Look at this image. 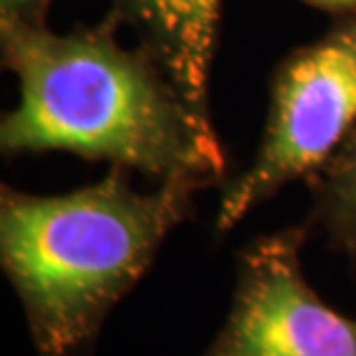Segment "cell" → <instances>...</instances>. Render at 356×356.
<instances>
[{"mask_svg": "<svg viewBox=\"0 0 356 356\" xmlns=\"http://www.w3.org/2000/svg\"><path fill=\"white\" fill-rule=\"evenodd\" d=\"M118 19L56 33L0 21V58L19 104L0 118V151L74 153L197 190L222 183L216 125L197 116L146 49L118 42Z\"/></svg>", "mask_w": 356, "mask_h": 356, "instance_id": "1", "label": "cell"}, {"mask_svg": "<svg viewBox=\"0 0 356 356\" xmlns=\"http://www.w3.org/2000/svg\"><path fill=\"white\" fill-rule=\"evenodd\" d=\"M356 127V14L296 47L273 67L259 148L227 181L216 232L227 234L284 185L310 178Z\"/></svg>", "mask_w": 356, "mask_h": 356, "instance_id": "3", "label": "cell"}, {"mask_svg": "<svg viewBox=\"0 0 356 356\" xmlns=\"http://www.w3.org/2000/svg\"><path fill=\"white\" fill-rule=\"evenodd\" d=\"M308 183L312 222L331 248L356 257V127Z\"/></svg>", "mask_w": 356, "mask_h": 356, "instance_id": "6", "label": "cell"}, {"mask_svg": "<svg viewBox=\"0 0 356 356\" xmlns=\"http://www.w3.org/2000/svg\"><path fill=\"white\" fill-rule=\"evenodd\" d=\"M305 236L308 227H287L238 252L229 317L204 356H356V319L303 273Z\"/></svg>", "mask_w": 356, "mask_h": 356, "instance_id": "4", "label": "cell"}, {"mask_svg": "<svg viewBox=\"0 0 356 356\" xmlns=\"http://www.w3.org/2000/svg\"><path fill=\"white\" fill-rule=\"evenodd\" d=\"M301 3L317 7V10H322V12H329L336 19L356 14V0H301Z\"/></svg>", "mask_w": 356, "mask_h": 356, "instance_id": "8", "label": "cell"}, {"mask_svg": "<svg viewBox=\"0 0 356 356\" xmlns=\"http://www.w3.org/2000/svg\"><path fill=\"white\" fill-rule=\"evenodd\" d=\"M222 0H111L109 14L137 35L188 99L211 120V72L218 51Z\"/></svg>", "mask_w": 356, "mask_h": 356, "instance_id": "5", "label": "cell"}, {"mask_svg": "<svg viewBox=\"0 0 356 356\" xmlns=\"http://www.w3.org/2000/svg\"><path fill=\"white\" fill-rule=\"evenodd\" d=\"M54 0H0V21L44 26Z\"/></svg>", "mask_w": 356, "mask_h": 356, "instance_id": "7", "label": "cell"}, {"mask_svg": "<svg viewBox=\"0 0 356 356\" xmlns=\"http://www.w3.org/2000/svg\"><path fill=\"white\" fill-rule=\"evenodd\" d=\"M197 188L139 192L130 169L65 195L0 190V264L40 356H81L167 236L190 218Z\"/></svg>", "mask_w": 356, "mask_h": 356, "instance_id": "2", "label": "cell"}]
</instances>
